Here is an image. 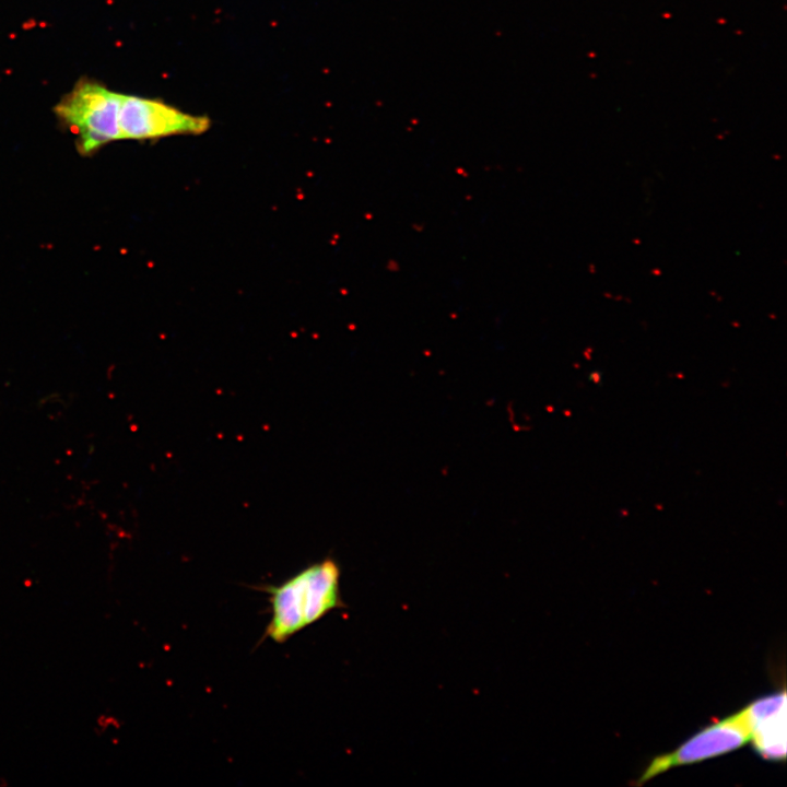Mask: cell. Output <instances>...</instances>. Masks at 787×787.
Returning a JSON list of instances; mask_svg holds the SVG:
<instances>
[{
    "mask_svg": "<svg viewBox=\"0 0 787 787\" xmlns=\"http://www.w3.org/2000/svg\"><path fill=\"white\" fill-rule=\"evenodd\" d=\"M340 567L332 559L312 564L280 585L265 588L271 618L265 636L283 643L301 630L343 607Z\"/></svg>",
    "mask_w": 787,
    "mask_h": 787,
    "instance_id": "1",
    "label": "cell"
},
{
    "mask_svg": "<svg viewBox=\"0 0 787 787\" xmlns=\"http://www.w3.org/2000/svg\"><path fill=\"white\" fill-rule=\"evenodd\" d=\"M121 94L99 82L80 79L72 90L56 104L54 111L77 137V148L91 154L120 139L119 106Z\"/></svg>",
    "mask_w": 787,
    "mask_h": 787,
    "instance_id": "2",
    "label": "cell"
},
{
    "mask_svg": "<svg viewBox=\"0 0 787 787\" xmlns=\"http://www.w3.org/2000/svg\"><path fill=\"white\" fill-rule=\"evenodd\" d=\"M118 120L122 140L199 134L210 127L205 116L184 113L157 99L126 94H121Z\"/></svg>",
    "mask_w": 787,
    "mask_h": 787,
    "instance_id": "3",
    "label": "cell"
},
{
    "mask_svg": "<svg viewBox=\"0 0 787 787\" xmlns=\"http://www.w3.org/2000/svg\"><path fill=\"white\" fill-rule=\"evenodd\" d=\"M750 741L743 710L706 726L676 750L656 756L636 782L642 785L671 767L694 764L735 751Z\"/></svg>",
    "mask_w": 787,
    "mask_h": 787,
    "instance_id": "4",
    "label": "cell"
},
{
    "mask_svg": "<svg viewBox=\"0 0 787 787\" xmlns=\"http://www.w3.org/2000/svg\"><path fill=\"white\" fill-rule=\"evenodd\" d=\"M750 731V741L764 760L786 757V692L761 697L742 708Z\"/></svg>",
    "mask_w": 787,
    "mask_h": 787,
    "instance_id": "5",
    "label": "cell"
}]
</instances>
